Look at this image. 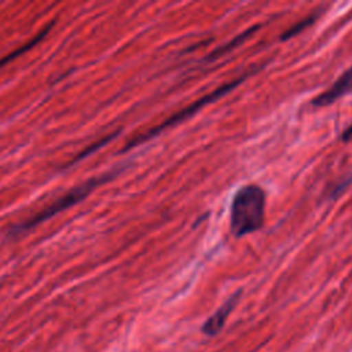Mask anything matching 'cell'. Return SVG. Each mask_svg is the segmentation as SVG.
<instances>
[{"mask_svg": "<svg viewBox=\"0 0 352 352\" xmlns=\"http://www.w3.org/2000/svg\"><path fill=\"white\" fill-rule=\"evenodd\" d=\"M265 192L260 186L246 184L234 194L230 206L231 232L241 238L263 227Z\"/></svg>", "mask_w": 352, "mask_h": 352, "instance_id": "6da1fadb", "label": "cell"}, {"mask_svg": "<svg viewBox=\"0 0 352 352\" xmlns=\"http://www.w3.org/2000/svg\"><path fill=\"white\" fill-rule=\"evenodd\" d=\"M245 78H246V74H245V76H241V77H238V78H235V80H232V81H230V82H226V84H223V85L214 88L212 92L206 94L205 96L199 98L198 100H194L191 104H188V106H186L184 109H182L180 111L175 113L173 116H170L169 118H166L165 121H162L160 125H157V126L148 129L147 132H144V133H142V135H139V136L131 139V140L126 143V146L124 147V151H126V150H129V148H132V147H136V146L144 143L146 140H148V139L154 138L155 135L161 133L164 129H166V128H169V126H173V125L182 122L183 120H186V118L191 117L192 114H195V113H197L198 110H201L202 107H205V106H208V104H210V103L219 100L221 96L227 95L228 92H231L232 89H235L239 84H242V82L245 81Z\"/></svg>", "mask_w": 352, "mask_h": 352, "instance_id": "7a4b0ae2", "label": "cell"}, {"mask_svg": "<svg viewBox=\"0 0 352 352\" xmlns=\"http://www.w3.org/2000/svg\"><path fill=\"white\" fill-rule=\"evenodd\" d=\"M111 176H113V173L102 175V176L94 177V179L88 180L87 183H84V184H81V186H78V187L73 188V190H72V191H69L66 195H63V197H60L59 199H56L55 202H52L51 205H48L47 208H44V209H43L41 212H38L37 214H34V216L29 217L28 220H25V221H23V223H21V224H18V226L12 227V228L10 230V234H11V235L22 234V232H25V231H28V230H30V228L36 227L37 224L43 223L44 220H47V219L52 217L54 214H56V213L62 212L63 209H67L69 206H72V205H74V204L80 202V201H81V199H84V198H85V197H87V195L94 190V188H96V187H98V186H100L102 183L107 182Z\"/></svg>", "mask_w": 352, "mask_h": 352, "instance_id": "3957f363", "label": "cell"}, {"mask_svg": "<svg viewBox=\"0 0 352 352\" xmlns=\"http://www.w3.org/2000/svg\"><path fill=\"white\" fill-rule=\"evenodd\" d=\"M351 91H352V66L346 69L326 91L315 96L312 99V104L316 107L329 106Z\"/></svg>", "mask_w": 352, "mask_h": 352, "instance_id": "277c9868", "label": "cell"}, {"mask_svg": "<svg viewBox=\"0 0 352 352\" xmlns=\"http://www.w3.org/2000/svg\"><path fill=\"white\" fill-rule=\"evenodd\" d=\"M239 294H241V290L236 292L235 294H232V296H231L208 320H206V323H205L204 327H202V330H204L206 334H214V333H217V331L223 327V324H224L227 316L230 315V312L232 311L235 302L238 301Z\"/></svg>", "mask_w": 352, "mask_h": 352, "instance_id": "5b68a950", "label": "cell"}, {"mask_svg": "<svg viewBox=\"0 0 352 352\" xmlns=\"http://www.w3.org/2000/svg\"><path fill=\"white\" fill-rule=\"evenodd\" d=\"M55 25V21H51L44 29H41L33 38H30L28 43H25L23 45H21L19 48H16L14 52H10V54H7L6 56H3L1 59H0V67H3V66H6L8 62H11V60H14V59H16L19 55H22V54H25L26 51H29L30 48H33L41 38H44L45 36H47V33L51 30V28Z\"/></svg>", "mask_w": 352, "mask_h": 352, "instance_id": "8992f818", "label": "cell"}, {"mask_svg": "<svg viewBox=\"0 0 352 352\" xmlns=\"http://www.w3.org/2000/svg\"><path fill=\"white\" fill-rule=\"evenodd\" d=\"M257 28H258V25H254V26H252V28H249V29L243 30L242 33H239L238 36H235L232 40H230V41H228V43H226L224 45H221V47L216 48L214 51H212L206 59H208V60H213V59H216V58H219V56L224 55L226 52H228V51L234 50V48H235V47H238L241 43H243L249 36H252V33H253Z\"/></svg>", "mask_w": 352, "mask_h": 352, "instance_id": "52a82bcc", "label": "cell"}, {"mask_svg": "<svg viewBox=\"0 0 352 352\" xmlns=\"http://www.w3.org/2000/svg\"><path fill=\"white\" fill-rule=\"evenodd\" d=\"M118 132L120 131H116V132H113V133H110V135H107V136H104L103 139H100V140H96L94 144H91L89 147H87V148H84L78 155H76L69 164H67V166H72V165H74L77 161H81L82 158H85L87 155H89V154H92V153H95L96 150H99L100 147H103L106 143H109L110 140H113L117 135H118Z\"/></svg>", "mask_w": 352, "mask_h": 352, "instance_id": "ba28073f", "label": "cell"}, {"mask_svg": "<svg viewBox=\"0 0 352 352\" xmlns=\"http://www.w3.org/2000/svg\"><path fill=\"white\" fill-rule=\"evenodd\" d=\"M314 21H315V16L314 15H311V16H308V18H305V19H302V21H300L298 23H296L294 26H292L290 29H287L283 34H282V40H287V38H292V37H294L296 34H298V33H301L304 29H307L308 26H311L312 23H314Z\"/></svg>", "mask_w": 352, "mask_h": 352, "instance_id": "9c48e42d", "label": "cell"}, {"mask_svg": "<svg viewBox=\"0 0 352 352\" xmlns=\"http://www.w3.org/2000/svg\"><path fill=\"white\" fill-rule=\"evenodd\" d=\"M352 138V125L349 126V128H346L344 132H342V136H341V139L344 140V142H346V140H349Z\"/></svg>", "mask_w": 352, "mask_h": 352, "instance_id": "30bf717a", "label": "cell"}]
</instances>
